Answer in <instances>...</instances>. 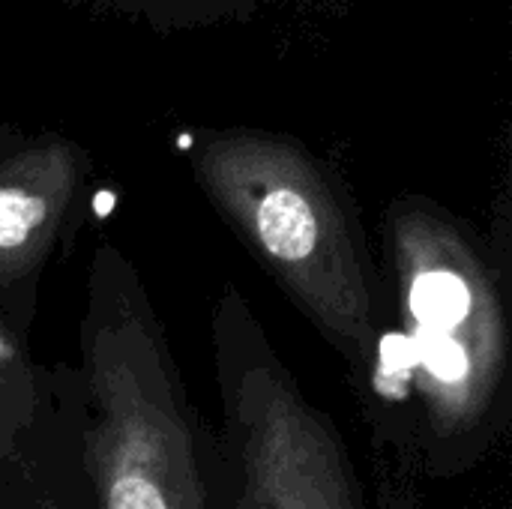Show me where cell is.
Instances as JSON below:
<instances>
[{
	"mask_svg": "<svg viewBox=\"0 0 512 509\" xmlns=\"http://www.w3.org/2000/svg\"><path fill=\"white\" fill-rule=\"evenodd\" d=\"M93 405L84 462L99 509H207L195 423L132 261L99 240L81 321Z\"/></svg>",
	"mask_w": 512,
	"mask_h": 509,
	"instance_id": "6da1fadb",
	"label": "cell"
},
{
	"mask_svg": "<svg viewBox=\"0 0 512 509\" xmlns=\"http://www.w3.org/2000/svg\"><path fill=\"white\" fill-rule=\"evenodd\" d=\"M201 177L243 246L321 336L363 366L375 348V291L360 234L336 195L294 150L225 144Z\"/></svg>",
	"mask_w": 512,
	"mask_h": 509,
	"instance_id": "7a4b0ae2",
	"label": "cell"
},
{
	"mask_svg": "<svg viewBox=\"0 0 512 509\" xmlns=\"http://www.w3.org/2000/svg\"><path fill=\"white\" fill-rule=\"evenodd\" d=\"M387 249L429 420L441 435L465 432L492 405L507 363L495 282L462 231L420 210L393 219Z\"/></svg>",
	"mask_w": 512,
	"mask_h": 509,
	"instance_id": "3957f363",
	"label": "cell"
},
{
	"mask_svg": "<svg viewBox=\"0 0 512 509\" xmlns=\"http://www.w3.org/2000/svg\"><path fill=\"white\" fill-rule=\"evenodd\" d=\"M213 327L240 453L237 509H357L333 426L297 390L234 288L222 297Z\"/></svg>",
	"mask_w": 512,
	"mask_h": 509,
	"instance_id": "277c9868",
	"label": "cell"
},
{
	"mask_svg": "<svg viewBox=\"0 0 512 509\" xmlns=\"http://www.w3.org/2000/svg\"><path fill=\"white\" fill-rule=\"evenodd\" d=\"M75 183L78 171L60 147L0 168V315L18 333L33 321L39 276L60 243Z\"/></svg>",
	"mask_w": 512,
	"mask_h": 509,
	"instance_id": "5b68a950",
	"label": "cell"
},
{
	"mask_svg": "<svg viewBox=\"0 0 512 509\" xmlns=\"http://www.w3.org/2000/svg\"><path fill=\"white\" fill-rule=\"evenodd\" d=\"M39 408V384L24 336L0 315V462L18 453Z\"/></svg>",
	"mask_w": 512,
	"mask_h": 509,
	"instance_id": "8992f818",
	"label": "cell"
}]
</instances>
